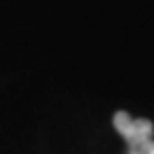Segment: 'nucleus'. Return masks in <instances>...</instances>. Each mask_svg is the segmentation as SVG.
<instances>
[{
	"mask_svg": "<svg viewBox=\"0 0 154 154\" xmlns=\"http://www.w3.org/2000/svg\"><path fill=\"white\" fill-rule=\"evenodd\" d=\"M126 143H128L126 154H154V137H137Z\"/></svg>",
	"mask_w": 154,
	"mask_h": 154,
	"instance_id": "f03ea898",
	"label": "nucleus"
},
{
	"mask_svg": "<svg viewBox=\"0 0 154 154\" xmlns=\"http://www.w3.org/2000/svg\"><path fill=\"white\" fill-rule=\"evenodd\" d=\"M113 128L122 135L124 141L137 139V137H152L154 124L146 118H131L126 111H116L113 113Z\"/></svg>",
	"mask_w": 154,
	"mask_h": 154,
	"instance_id": "f257e3e1",
	"label": "nucleus"
}]
</instances>
